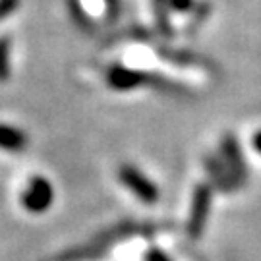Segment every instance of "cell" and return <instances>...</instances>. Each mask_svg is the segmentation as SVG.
<instances>
[{
    "mask_svg": "<svg viewBox=\"0 0 261 261\" xmlns=\"http://www.w3.org/2000/svg\"><path fill=\"white\" fill-rule=\"evenodd\" d=\"M28 145V138L23 132H19L14 126H6V124H0V149L6 151H16L23 149Z\"/></svg>",
    "mask_w": 261,
    "mask_h": 261,
    "instance_id": "obj_3",
    "label": "cell"
},
{
    "mask_svg": "<svg viewBox=\"0 0 261 261\" xmlns=\"http://www.w3.org/2000/svg\"><path fill=\"white\" fill-rule=\"evenodd\" d=\"M53 196H55V192L47 178L35 176L29 180L25 190L21 192V205L31 213H41L53 203Z\"/></svg>",
    "mask_w": 261,
    "mask_h": 261,
    "instance_id": "obj_1",
    "label": "cell"
},
{
    "mask_svg": "<svg viewBox=\"0 0 261 261\" xmlns=\"http://www.w3.org/2000/svg\"><path fill=\"white\" fill-rule=\"evenodd\" d=\"M118 178L122 180L124 186L128 188V190H132L136 196L140 197L141 201H145V203H155L159 199L157 188L153 186V182H149L138 168L122 167L120 170H118Z\"/></svg>",
    "mask_w": 261,
    "mask_h": 261,
    "instance_id": "obj_2",
    "label": "cell"
},
{
    "mask_svg": "<svg viewBox=\"0 0 261 261\" xmlns=\"http://www.w3.org/2000/svg\"><path fill=\"white\" fill-rule=\"evenodd\" d=\"M149 261H170L167 257V255H163V253H159V252H153L149 255Z\"/></svg>",
    "mask_w": 261,
    "mask_h": 261,
    "instance_id": "obj_5",
    "label": "cell"
},
{
    "mask_svg": "<svg viewBox=\"0 0 261 261\" xmlns=\"http://www.w3.org/2000/svg\"><path fill=\"white\" fill-rule=\"evenodd\" d=\"M8 75V43L0 41V80Z\"/></svg>",
    "mask_w": 261,
    "mask_h": 261,
    "instance_id": "obj_4",
    "label": "cell"
}]
</instances>
